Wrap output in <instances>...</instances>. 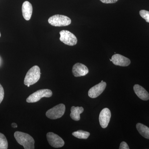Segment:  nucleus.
<instances>
[{
	"label": "nucleus",
	"mask_w": 149,
	"mask_h": 149,
	"mask_svg": "<svg viewBox=\"0 0 149 149\" xmlns=\"http://www.w3.org/2000/svg\"><path fill=\"white\" fill-rule=\"evenodd\" d=\"M102 2L104 3H116L118 0H100Z\"/></svg>",
	"instance_id": "412c9836"
},
{
	"label": "nucleus",
	"mask_w": 149,
	"mask_h": 149,
	"mask_svg": "<svg viewBox=\"0 0 149 149\" xmlns=\"http://www.w3.org/2000/svg\"><path fill=\"white\" fill-rule=\"evenodd\" d=\"M83 111H84V109L83 107H72L71 108L70 117L72 120L78 121L80 120V114L82 113Z\"/></svg>",
	"instance_id": "4468645a"
},
{
	"label": "nucleus",
	"mask_w": 149,
	"mask_h": 149,
	"mask_svg": "<svg viewBox=\"0 0 149 149\" xmlns=\"http://www.w3.org/2000/svg\"><path fill=\"white\" fill-rule=\"evenodd\" d=\"M1 32H0V37H1Z\"/></svg>",
	"instance_id": "393cba45"
},
{
	"label": "nucleus",
	"mask_w": 149,
	"mask_h": 149,
	"mask_svg": "<svg viewBox=\"0 0 149 149\" xmlns=\"http://www.w3.org/2000/svg\"><path fill=\"white\" fill-rule=\"evenodd\" d=\"M14 137L17 143L23 146L24 149H35V141L29 134L20 131H16L14 133Z\"/></svg>",
	"instance_id": "f257e3e1"
},
{
	"label": "nucleus",
	"mask_w": 149,
	"mask_h": 149,
	"mask_svg": "<svg viewBox=\"0 0 149 149\" xmlns=\"http://www.w3.org/2000/svg\"><path fill=\"white\" fill-rule=\"evenodd\" d=\"M111 60L113 63L116 65L126 67L129 65L130 63L129 59L119 54L113 55L112 56Z\"/></svg>",
	"instance_id": "9b49d317"
},
{
	"label": "nucleus",
	"mask_w": 149,
	"mask_h": 149,
	"mask_svg": "<svg viewBox=\"0 0 149 149\" xmlns=\"http://www.w3.org/2000/svg\"><path fill=\"white\" fill-rule=\"evenodd\" d=\"M4 96V91L2 86L0 84V104L2 102Z\"/></svg>",
	"instance_id": "6ab92c4d"
},
{
	"label": "nucleus",
	"mask_w": 149,
	"mask_h": 149,
	"mask_svg": "<svg viewBox=\"0 0 149 149\" xmlns=\"http://www.w3.org/2000/svg\"><path fill=\"white\" fill-rule=\"evenodd\" d=\"M60 40L65 45L72 46L77 44V37L70 31L68 30H61L60 32Z\"/></svg>",
	"instance_id": "423d86ee"
},
{
	"label": "nucleus",
	"mask_w": 149,
	"mask_h": 149,
	"mask_svg": "<svg viewBox=\"0 0 149 149\" xmlns=\"http://www.w3.org/2000/svg\"><path fill=\"white\" fill-rule=\"evenodd\" d=\"M52 95V92L49 89H42L37 91L30 95L26 100L28 103H35L39 101L43 97H50Z\"/></svg>",
	"instance_id": "39448f33"
},
{
	"label": "nucleus",
	"mask_w": 149,
	"mask_h": 149,
	"mask_svg": "<svg viewBox=\"0 0 149 149\" xmlns=\"http://www.w3.org/2000/svg\"><path fill=\"white\" fill-rule=\"evenodd\" d=\"M136 128L140 134L146 139H149V128L141 123H137Z\"/></svg>",
	"instance_id": "2eb2a0df"
},
{
	"label": "nucleus",
	"mask_w": 149,
	"mask_h": 149,
	"mask_svg": "<svg viewBox=\"0 0 149 149\" xmlns=\"http://www.w3.org/2000/svg\"><path fill=\"white\" fill-rule=\"evenodd\" d=\"M89 72V70L85 65L77 63L72 67V73L74 77L85 76Z\"/></svg>",
	"instance_id": "9d476101"
},
{
	"label": "nucleus",
	"mask_w": 149,
	"mask_h": 149,
	"mask_svg": "<svg viewBox=\"0 0 149 149\" xmlns=\"http://www.w3.org/2000/svg\"><path fill=\"white\" fill-rule=\"evenodd\" d=\"M22 15L25 20H29L32 16L33 8L31 3L28 1H26L23 3L22 6Z\"/></svg>",
	"instance_id": "f8f14e48"
},
{
	"label": "nucleus",
	"mask_w": 149,
	"mask_h": 149,
	"mask_svg": "<svg viewBox=\"0 0 149 149\" xmlns=\"http://www.w3.org/2000/svg\"><path fill=\"white\" fill-rule=\"evenodd\" d=\"M27 87H29V86H30V85H27Z\"/></svg>",
	"instance_id": "5701e85b"
},
{
	"label": "nucleus",
	"mask_w": 149,
	"mask_h": 149,
	"mask_svg": "<svg viewBox=\"0 0 149 149\" xmlns=\"http://www.w3.org/2000/svg\"><path fill=\"white\" fill-rule=\"evenodd\" d=\"M103 82V80H102V81H101V82Z\"/></svg>",
	"instance_id": "a878e982"
},
{
	"label": "nucleus",
	"mask_w": 149,
	"mask_h": 149,
	"mask_svg": "<svg viewBox=\"0 0 149 149\" xmlns=\"http://www.w3.org/2000/svg\"><path fill=\"white\" fill-rule=\"evenodd\" d=\"M133 90L139 98L144 101L149 100V94L145 88L141 85L136 84L134 86Z\"/></svg>",
	"instance_id": "ddd939ff"
},
{
	"label": "nucleus",
	"mask_w": 149,
	"mask_h": 149,
	"mask_svg": "<svg viewBox=\"0 0 149 149\" xmlns=\"http://www.w3.org/2000/svg\"><path fill=\"white\" fill-rule=\"evenodd\" d=\"M72 135L77 139H87L90 136V133L87 131L78 130L72 133Z\"/></svg>",
	"instance_id": "dca6fc26"
},
{
	"label": "nucleus",
	"mask_w": 149,
	"mask_h": 149,
	"mask_svg": "<svg viewBox=\"0 0 149 149\" xmlns=\"http://www.w3.org/2000/svg\"><path fill=\"white\" fill-rule=\"evenodd\" d=\"M11 125L13 128H17V125L15 123H13Z\"/></svg>",
	"instance_id": "4be33fe9"
},
{
	"label": "nucleus",
	"mask_w": 149,
	"mask_h": 149,
	"mask_svg": "<svg viewBox=\"0 0 149 149\" xmlns=\"http://www.w3.org/2000/svg\"><path fill=\"white\" fill-rule=\"evenodd\" d=\"M8 148V143L5 136L0 133V149H7Z\"/></svg>",
	"instance_id": "f3484780"
},
{
	"label": "nucleus",
	"mask_w": 149,
	"mask_h": 149,
	"mask_svg": "<svg viewBox=\"0 0 149 149\" xmlns=\"http://www.w3.org/2000/svg\"><path fill=\"white\" fill-rule=\"evenodd\" d=\"M111 117V113L109 109H104L102 110L99 116V121L102 128H106L108 125Z\"/></svg>",
	"instance_id": "1a4fd4ad"
},
{
	"label": "nucleus",
	"mask_w": 149,
	"mask_h": 149,
	"mask_svg": "<svg viewBox=\"0 0 149 149\" xmlns=\"http://www.w3.org/2000/svg\"><path fill=\"white\" fill-rule=\"evenodd\" d=\"M65 107L64 104H60L48 110L46 113V116L51 119L60 118L64 115Z\"/></svg>",
	"instance_id": "20e7f679"
},
{
	"label": "nucleus",
	"mask_w": 149,
	"mask_h": 149,
	"mask_svg": "<svg viewBox=\"0 0 149 149\" xmlns=\"http://www.w3.org/2000/svg\"><path fill=\"white\" fill-rule=\"evenodd\" d=\"M120 149H129V148L128 147V144L125 142H121L120 144V147H119Z\"/></svg>",
	"instance_id": "aec40b11"
},
{
	"label": "nucleus",
	"mask_w": 149,
	"mask_h": 149,
	"mask_svg": "<svg viewBox=\"0 0 149 149\" xmlns=\"http://www.w3.org/2000/svg\"><path fill=\"white\" fill-rule=\"evenodd\" d=\"M48 22L53 26L63 27L70 25L71 23V20L67 16L61 15H55L49 18Z\"/></svg>",
	"instance_id": "7ed1b4c3"
},
{
	"label": "nucleus",
	"mask_w": 149,
	"mask_h": 149,
	"mask_svg": "<svg viewBox=\"0 0 149 149\" xmlns=\"http://www.w3.org/2000/svg\"><path fill=\"white\" fill-rule=\"evenodd\" d=\"M40 67L37 65L32 67L28 70L24 78V83L25 85H33L40 80Z\"/></svg>",
	"instance_id": "f03ea898"
},
{
	"label": "nucleus",
	"mask_w": 149,
	"mask_h": 149,
	"mask_svg": "<svg viewBox=\"0 0 149 149\" xmlns=\"http://www.w3.org/2000/svg\"><path fill=\"white\" fill-rule=\"evenodd\" d=\"M139 13L141 17L144 19L147 22L149 23V11L142 10L140 11Z\"/></svg>",
	"instance_id": "a211bd4d"
},
{
	"label": "nucleus",
	"mask_w": 149,
	"mask_h": 149,
	"mask_svg": "<svg viewBox=\"0 0 149 149\" xmlns=\"http://www.w3.org/2000/svg\"><path fill=\"white\" fill-rule=\"evenodd\" d=\"M107 86L105 82H101L92 87L88 91V96L92 98H95L103 92Z\"/></svg>",
	"instance_id": "6e6552de"
},
{
	"label": "nucleus",
	"mask_w": 149,
	"mask_h": 149,
	"mask_svg": "<svg viewBox=\"0 0 149 149\" xmlns=\"http://www.w3.org/2000/svg\"><path fill=\"white\" fill-rule=\"evenodd\" d=\"M110 61H112L111 59H110Z\"/></svg>",
	"instance_id": "b1692460"
},
{
	"label": "nucleus",
	"mask_w": 149,
	"mask_h": 149,
	"mask_svg": "<svg viewBox=\"0 0 149 149\" xmlns=\"http://www.w3.org/2000/svg\"><path fill=\"white\" fill-rule=\"evenodd\" d=\"M48 143L53 148H61L64 145L63 140L60 136L52 132H49L47 134Z\"/></svg>",
	"instance_id": "0eeeda50"
}]
</instances>
